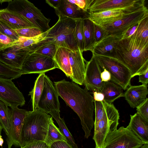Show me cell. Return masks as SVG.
I'll return each instance as SVG.
<instances>
[{
    "instance_id": "25",
    "label": "cell",
    "mask_w": 148,
    "mask_h": 148,
    "mask_svg": "<svg viewBox=\"0 0 148 148\" xmlns=\"http://www.w3.org/2000/svg\"><path fill=\"white\" fill-rule=\"evenodd\" d=\"M100 92L104 95V101L110 104L119 98L124 97V95L123 88L111 81L105 82Z\"/></svg>"
},
{
    "instance_id": "15",
    "label": "cell",
    "mask_w": 148,
    "mask_h": 148,
    "mask_svg": "<svg viewBox=\"0 0 148 148\" xmlns=\"http://www.w3.org/2000/svg\"><path fill=\"white\" fill-rule=\"evenodd\" d=\"M10 128L7 136L8 148L13 145L19 147V142L21 129L27 111L18 108H10Z\"/></svg>"
},
{
    "instance_id": "30",
    "label": "cell",
    "mask_w": 148,
    "mask_h": 148,
    "mask_svg": "<svg viewBox=\"0 0 148 148\" xmlns=\"http://www.w3.org/2000/svg\"><path fill=\"white\" fill-rule=\"evenodd\" d=\"M33 51L30 53H35L49 57L53 59L58 47L54 44L46 43L42 40L32 47Z\"/></svg>"
},
{
    "instance_id": "40",
    "label": "cell",
    "mask_w": 148,
    "mask_h": 148,
    "mask_svg": "<svg viewBox=\"0 0 148 148\" xmlns=\"http://www.w3.org/2000/svg\"><path fill=\"white\" fill-rule=\"evenodd\" d=\"M67 0L70 3L74 4L76 5L86 13L88 9L93 1V0Z\"/></svg>"
},
{
    "instance_id": "46",
    "label": "cell",
    "mask_w": 148,
    "mask_h": 148,
    "mask_svg": "<svg viewBox=\"0 0 148 148\" xmlns=\"http://www.w3.org/2000/svg\"><path fill=\"white\" fill-rule=\"evenodd\" d=\"M101 77L102 81L106 82L111 80V75L110 73L106 69H104L102 72Z\"/></svg>"
},
{
    "instance_id": "13",
    "label": "cell",
    "mask_w": 148,
    "mask_h": 148,
    "mask_svg": "<svg viewBox=\"0 0 148 148\" xmlns=\"http://www.w3.org/2000/svg\"><path fill=\"white\" fill-rule=\"evenodd\" d=\"M59 96L53 82L45 75L43 90L38 103V109L47 114L53 110L60 112V106Z\"/></svg>"
},
{
    "instance_id": "5",
    "label": "cell",
    "mask_w": 148,
    "mask_h": 148,
    "mask_svg": "<svg viewBox=\"0 0 148 148\" xmlns=\"http://www.w3.org/2000/svg\"><path fill=\"white\" fill-rule=\"evenodd\" d=\"M8 2L6 10L25 18L43 33L50 29L49 23L50 20L46 18L40 10L29 1L11 0Z\"/></svg>"
},
{
    "instance_id": "50",
    "label": "cell",
    "mask_w": 148,
    "mask_h": 148,
    "mask_svg": "<svg viewBox=\"0 0 148 148\" xmlns=\"http://www.w3.org/2000/svg\"><path fill=\"white\" fill-rule=\"evenodd\" d=\"M4 142V141L2 138L1 135L0 136V146H2Z\"/></svg>"
},
{
    "instance_id": "18",
    "label": "cell",
    "mask_w": 148,
    "mask_h": 148,
    "mask_svg": "<svg viewBox=\"0 0 148 148\" xmlns=\"http://www.w3.org/2000/svg\"><path fill=\"white\" fill-rule=\"evenodd\" d=\"M79 48L75 51L69 50V60L72 76L71 79L72 82L78 84H83L85 76L86 60L84 58L82 53Z\"/></svg>"
},
{
    "instance_id": "2",
    "label": "cell",
    "mask_w": 148,
    "mask_h": 148,
    "mask_svg": "<svg viewBox=\"0 0 148 148\" xmlns=\"http://www.w3.org/2000/svg\"><path fill=\"white\" fill-rule=\"evenodd\" d=\"M110 57L126 66L133 78L148 68V44L143 43L133 34L119 41Z\"/></svg>"
},
{
    "instance_id": "52",
    "label": "cell",
    "mask_w": 148,
    "mask_h": 148,
    "mask_svg": "<svg viewBox=\"0 0 148 148\" xmlns=\"http://www.w3.org/2000/svg\"><path fill=\"white\" fill-rule=\"evenodd\" d=\"M3 128L0 124V136L1 135V133Z\"/></svg>"
},
{
    "instance_id": "16",
    "label": "cell",
    "mask_w": 148,
    "mask_h": 148,
    "mask_svg": "<svg viewBox=\"0 0 148 148\" xmlns=\"http://www.w3.org/2000/svg\"><path fill=\"white\" fill-rule=\"evenodd\" d=\"M141 8L139 9H116L98 12L88 13L87 14L89 19L94 23L99 25L107 24L121 19Z\"/></svg>"
},
{
    "instance_id": "3",
    "label": "cell",
    "mask_w": 148,
    "mask_h": 148,
    "mask_svg": "<svg viewBox=\"0 0 148 148\" xmlns=\"http://www.w3.org/2000/svg\"><path fill=\"white\" fill-rule=\"evenodd\" d=\"M51 116L37 109L27 111L21 129L19 147L38 141H45Z\"/></svg>"
},
{
    "instance_id": "29",
    "label": "cell",
    "mask_w": 148,
    "mask_h": 148,
    "mask_svg": "<svg viewBox=\"0 0 148 148\" xmlns=\"http://www.w3.org/2000/svg\"><path fill=\"white\" fill-rule=\"evenodd\" d=\"M52 118V116L50 117L47 135L45 140L49 146L52 143L58 141L64 140L67 142L66 138L59 128L54 124Z\"/></svg>"
},
{
    "instance_id": "22",
    "label": "cell",
    "mask_w": 148,
    "mask_h": 148,
    "mask_svg": "<svg viewBox=\"0 0 148 148\" xmlns=\"http://www.w3.org/2000/svg\"><path fill=\"white\" fill-rule=\"evenodd\" d=\"M129 86L124 94V97L132 108H136L147 98L148 94L147 85Z\"/></svg>"
},
{
    "instance_id": "7",
    "label": "cell",
    "mask_w": 148,
    "mask_h": 148,
    "mask_svg": "<svg viewBox=\"0 0 148 148\" xmlns=\"http://www.w3.org/2000/svg\"><path fill=\"white\" fill-rule=\"evenodd\" d=\"M144 144L127 127L110 130L102 148H140Z\"/></svg>"
},
{
    "instance_id": "20",
    "label": "cell",
    "mask_w": 148,
    "mask_h": 148,
    "mask_svg": "<svg viewBox=\"0 0 148 148\" xmlns=\"http://www.w3.org/2000/svg\"><path fill=\"white\" fill-rule=\"evenodd\" d=\"M122 38V37L120 36L108 35L94 44L90 51L92 53L112 57L114 53L115 46Z\"/></svg>"
},
{
    "instance_id": "4",
    "label": "cell",
    "mask_w": 148,
    "mask_h": 148,
    "mask_svg": "<svg viewBox=\"0 0 148 148\" xmlns=\"http://www.w3.org/2000/svg\"><path fill=\"white\" fill-rule=\"evenodd\" d=\"M57 23L47 31L44 40L48 43L56 45L58 48L64 47L72 51L79 48L74 37L76 19L61 15Z\"/></svg>"
},
{
    "instance_id": "6",
    "label": "cell",
    "mask_w": 148,
    "mask_h": 148,
    "mask_svg": "<svg viewBox=\"0 0 148 148\" xmlns=\"http://www.w3.org/2000/svg\"><path fill=\"white\" fill-rule=\"evenodd\" d=\"M102 71L106 69L110 73V81L126 90L130 85L132 78L130 70L125 65L112 58L92 53Z\"/></svg>"
},
{
    "instance_id": "9",
    "label": "cell",
    "mask_w": 148,
    "mask_h": 148,
    "mask_svg": "<svg viewBox=\"0 0 148 148\" xmlns=\"http://www.w3.org/2000/svg\"><path fill=\"white\" fill-rule=\"evenodd\" d=\"M119 119L118 110L113 104L108 103L103 117L94 127L92 139L95 143V148H102L109 131L117 129Z\"/></svg>"
},
{
    "instance_id": "41",
    "label": "cell",
    "mask_w": 148,
    "mask_h": 148,
    "mask_svg": "<svg viewBox=\"0 0 148 148\" xmlns=\"http://www.w3.org/2000/svg\"><path fill=\"white\" fill-rule=\"evenodd\" d=\"M107 35L105 31L101 27L94 23V44L101 40Z\"/></svg>"
},
{
    "instance_id": "8",
    "label": "cell",
    "mask_w": 148,
    "mask_h": 148,
    "mask_svg": "<svg viewBox=\"0 0 148 148\" xmlns=\"http://www.w3.org/2000/svg\"><path fill=\"white\" fill-rule=\"evenodd\" d=\"M148 16V9L145 6L121 19L107 24L97 25L105 31L107 35H116L123 38L130 29Z\"/></svg>"
},
{
    "instance_id": "23",
    "label": "cell",
    "mask_w": 148,
    "mask_h": 148,
    "mask_svg": "<svg viewBox=\"0 0 148 148\" xmlns=\"http://www.w3.org/2000/svg\"><path fill=\"white\" fill-rule=\"evenodd\" d=\"M58 16L61 15L73 19L88 18L87 14L75 5L67 0H61L60 6L55 9Z\"/></svg>"
},
{
    "instance_id": "11",
    "label": "cell",
    "mask_w": 148,
    "mask_h": 148,
    "mask_svg": "<svg viewBox=\"0 0 148 148\" xmlns=\"http://www.w3.org/2000/svg\"><path fill=\"white\" fill-rule=\"evenodd\" d=\"M12 80L0 76V101L10 108L22 106L25 98Z\"/></svg>"
},
{
    "instance_id": "17",
    "label": "cell",
    "mask_w": 148,
    "mask_h": 148,
    "mask_svg": "<svg viewBox=\"0 0 148 148\" xmlns=\"http://www.w3.org/2000/svg\"><path fill=\"white\" fill-rule=\"evenodd\" d=\"M30 51L29 47L14 50L10 47L0 51V60L13 69L21 70Z\"/></svg>"
},
{
    "instance_id": "36",
    "label": "cell",
    "mask_w": 148,
    "mask_h": 148,
    "mask_svg": "<svg viewBox=\"0 0 148 148\" xmlns=\"http://www.w3.org/2000/svg\"><path fill=\"white\" fill-rule=\"evenodd\" d=\"M95 112V120L94 126L95 127L98 122L101 120L105 114L108 103L104 100L102 101H94Z\"/></svg>"
},
{
    "instance_id": "48",
    "label": "cell",
    "mask_w": 148,
    "mask_h": 148,
    "mask_svg": "<svg viewBox=\"0 0 148 148\" xmlns=\"http://www.w3.org/2000/svg\"><path fill=\"white\" fill-rule=\"evenodd\" d=\"M93 97L94 101H102L104 100V95L101 92H93Z\"/></svg>"
},
{
    "instance_id": "28",
    "label": "cell",
    "mask_w": 148,
    "mask_h": 148,
    "mask_svg": "<svg viewBox=\"0 0 148 148\" xmlns=\"http://www.w3.org/2000/svg\"><path fill=\"white\" fill-rule=\"evenodd\" d=\"M49 113L56 121L60 131L66 138L67 142L73 148H78L73 136L66 126L63 119H62L60 117V112L53 110L50 112Z\"/></svg>"
},
{
    "instance_id": "27",
    "label": "cell",
    "mask_w": 148,
    "mask_h": 148,
    "mask_svg": "<svg viewBox=\"0 0 148 148\" xmlns=\"http://www.w3.org/2000/svg\"><path fill=\"white\" fill-rule=\"evenodd\" d=\"M45 73L40 74L36 80L34 87L29 92V95L31 96L32 110L38 109V103L43 88Z\"/></svg>"
},
{
    "instance_id": "44",
    "label": "cell",
    "mask_w": 148,
    "mask_h": 148,
    "mask_svg": "<svg viewBox=\"0 0 148 148\" xmlns=\"http://www.w3.org/2000/svg\"><path fill=\"white\" fill-rule=\"evenodd\" d=\"M49 148H73L66 141L64 140H59L51 143L49 146Z\"/></svg>"
},
{
    "instance_id": "21",
    "label": "cell",
    "mask_w": 148,
    "mask_h": 148,
    "mask_svg": "<svg viewBox=\"0 0 148 148\" xmlns=\"http://www.w3.org/2000/svg\"><path fill=\"white\" fill-rule=\"evenodd\" d=\"M0 20L13 30L35 27L25 18L5 8L0 9Z\"/></svg>"
},
{
    "instance_id": "35",
    "label": "cell",
    "mask_w": 148,
    "mask_h": 148,
    "mask_svg": "<svg viewBox=\"0 0 148 148\" xmlns=\"http://www.w3.org/2000/svg\"><path fill=\"white\" fill-rule=\"evenodd\" d=\"M22 75L21 70L13 69L0 60V76L14 79Z\"/></svg>"
},
{
    "instance_id": "45",
    "label": "cell",
    "mask_w": 148,
    "mask_h": 148,
    "mask_svg": "<svg viewBox=\"0 0 148 148\" xmlns=\"http://www.w3.org/2000/svg\"><path fill=\"white\" fill-rule=\"evenodd\" d=\"M139 82L143 85H147L148 82V68L143 71L138 75Z\"/></svg>"
},
{
    "instance_id": "32",
    "label": "cell",
    "mask_w": 148,
    "mask_h": 148,
    "mask_svg": "<svg viewBox=\"0 0 148 148\" xmlns=\"http://www.w3.org/2000/svg\"><path fill=\"white\" fill-rule=\"evenodd\" d=\"M133 34L143 43L148 44V16L138 23Z\"/></svg>"
},
{
    "instance_id": "49",
    "label": "cell",
    "mask_w": 148,
    "mask_h": 148,
    "mask_svg": "<svg viewBox=\"0 0 148 148\" xmlns=\"http://www.w3.org/2000/svg\"><path fill=\"white\" fill-rule=\"evenodd\" d=\"M138 24L133 26V27L130 29L126 32L123 36V38H127L132 35L134 33L135 30H136Z\"/></svg>"
},
{
    "instance_id": "34",
    "label": "cell",
    "mask_w": 148,
    "mask_h": 148,
    "mask_svg": "<svg viewBox=\"0 0 148 148\" xmlns=\"http://www.w3.org/2000/svg\"><path fill=\"white\" fill-rule=\"evenodd\" d=\"M83 19L79 18L75 20L76 25L74 33V37L78 48L83 52L84 51V44Z\"/></svg>"
},
{
    "instance_id": "47",
    "label": "cell",
    "mask_w": 148,
    "mask_h": 148,
    "mask_svg": "<svg viewBox=\"0 0 148 148\" xmlns=\"http://www.w3.org/2000/svg\"><path fill=\"white\" fill-rule=\"evenodd\" d=\"M45 1L49 5L55 9L60 6L61 0H46Z\"/></svg>"
},
{
    "instance_id": "53",
    "label": "cell",
    "mask_w": 148,
    "mask_h": 148,
    "mask_svg": "<svg viewBox=\"0 0 148 148\" xmlns=\"http://www.w3.org/2000/svg\"><path fill=\"white\" fill-rule=\"evenodd\" d=\"M1 148H3L2 146L1 147Z\"/></svg>"
},
{
    "instance_id": "24",
    "label": "cell",
    "mask_w": 148,
    "mask_h": 148,
    "mask_svg": "<svg viewBox=\"0 0 148 148\" xmlns=\"http://www.w3.org/2000/svg\"><path fill=\"white\" fill-rule=\"evenodd\" d=\"M69 50L64 47L58 48L53 59L58 68L61 70L67 77L71 79L72 73L69 57Z\"/></svg>"
},
{
    "instance_id": "14",
    "label": "cell",
    "mask_w": 148,
    "mask_h": 148,
    "mask_svg": "<svg viewBox=\"0 0 148 148\" xmlns=\"http://www.w3.org/2000/svg\"><path fill=\"white\" fill-rule=\"evenodd\" d=\"M86 68L83 84L85 89L93 92H101L105 82L102 81L101 69L94 55L89 61H86Z\"/></svg>"
},
{
    "instance_id": "51",
    "label": "cell",
    "mask_w": 148,
    "mask_h": 148,
    "mask_svg": "<svg viewBox=\"0 0 148 148\" xmlns=\"http://www.w3.org/2000/svg\"><path fill=\"white\" fill-rule=\"evenodd\" d=\"M140 148H148V144H144Z\"/></svg>"
},
{
    "instance_id": "31",
    "label": "cell",
    "mask_w": 148,
    "mask_h": 148,
    "mask_svg": "<svg viewBox=\"0 0 148 148\" xmlns=\"http://www.w3.org/2000/svg\"><path fill=\"white\" fill-rule=\"evenodd\" d=\"M47 31L33 37L20 36L18 40L16 42L15 45L11 47L14 50L29 48L44 39L47 35Z\"/></svg>"
},
{
    "instance_id": "1",
    "label": "cell",
    "mask_w": 148,
    "mask_h": 148,
    "mask_svg": "<svg viewBox=\"0 0 148 148\" xmlns=\"http://www.w3.org/2000/svg\"><path fill=\"white\" fill-rule=\"evenodd\" d=\"M54 84L59 96L78 116L84 132V137L88 138L94 124L93 97L88 91L73 82L64 79L54 82Z\"/></svg>"
},
{
    "instance_id": "19",
    "label": "cell",
    "mask_w": 148,
    "mask_h": 148,
    "mask_svg": "<svg viewBox=\"0 0 148 148\" xmlns=\"http://www.w3.org/2000/svg\"><path fill=\"white\" fill-rule=\"evenodd\" d=\"M144 144H148V121L136 112L130 115V120L127 127Z\"/></svg>"
},
{
    "instance_id": "12",
    "label": "cell",
    "mask_w": 148,
    "mask_h": 148,
    "mask_svg": "<svg viewBox=\"0 0 148 148\" xmlns=\"http://www.w3.org/2000/svg\"><path fill=\"white\" fill-rule=\"evenodd\" d=\"M145 6V0H93L87 13L116 9H139Z\"/></svg>"
},
{
    "instance_id": "26",
    "label": "cell",
    "mask_w": 148,
    "mask_h": 148,
    "mask_svg": "<svg viewBox=\"0 0 148 148\" xmlns=\"http://www.w3.org/2000/svg\"><path fill=\"white\" fill-rule=\"evenodd\" d=\"M84 44V51H90L94 44V23L88 18L82 19Z\"/></svg>"
},
{
    "instance_id": "38",
    "label": "cell",
    "mask_w": 148,
    "mask_h": 148,
    "mask_svg": "<svg viewBox=\"0 0 148 148\" xmlns=\"http://www.w3.org/2000/svg\"><path fill=\"white\" fill-rule=\"evenodd\" d=\"M0 33L17 41L20 36L16 32L0 20Z\"/></svg>"
},
{
    "instance_id": "10",
    "label": "cell",
    "mask_w": 148,
    "mask_h": 148,
    "mask_svg": "<svg viewBox=\"0 0 148 148\" xmlns=\"http://www.w3.org/2000/svg\"><path fill=\"white\" fill-rule=\"evenodd\" d=\"M58 68L54 60L49 57L30 53L25 60L21 71L22 75L40 74Z\"/></svg>"
},
{
    "instance_id": "37",
    "label": "cell",
    "mask_w": 148,
    "mask_h": 148,
    "mask_svg": "<svg viewBox=\"0 0 148 148\" xmlns=\"http://www.w3.org/2000/svg\"><path fill=\"white\" fill-rule=\"evenodd\" d=\"M14 30L16 32L19 36L27 38L33 37L43 33L40 30L36 27Z\"/></svg>"
},
{
    "instance_id": "33",
    "label": "cell",
    "mask_w": 148,
    "mask_h": 148,
    "mask_svg": "<svg viewBox=\"0 0 148 148\" xmlns=\"http://www.w3.org/2000/svg\"><path fill=\"white\" fill-rule=\"evenodd\" d=\"M10 109L0 101V124L7 136L10 128Z\"/></svg>"
},
{
    "instance_id": "43",
    "label": "cell",
    "mask_w": 148,
    "mask_h": 148,
    "mask_svg": "<svg viewBox=\"0 0 148 148\" xmlns=\"http://www.w3.org/2000/svg\"><path fill=\"white\" fill-rule=\"evenodd\" d=\"M20 148H49L45 141H38L27 144Z\"/></svg>"
},
{
    "instance_id": "39",
    "label": "cell",
    "mask_w": 148,
    "mask_h": 148,
    "mask_svg": "<svg viewBox=\"0 0 148 148\" xmlns=\"http://www.w3.org/2000/svg\"><path fill=\"white\" fill-rule=\"evenodd\" d=\"M16 41L0 33V51L12 46Z\"/></svg>"
},
{
    "instance_id": "42",
    "label": "cell",
    "mask_w": 148,
    "mask_h": 148,
    "mask_svg": "<svg viewBox=\"0 0 148 148\" xmlns=\"http://www.w3.org/2000/svg\"><path fill=\"white\" fill-rule=\"evenodd\" d=\"M137 113L147 121H148V98L136 108Z\"/></svg>"
}]
</instances>
